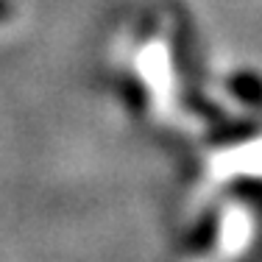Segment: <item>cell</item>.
<instances>
[{"instance_id":"cell-1","label":"cell","mask_w":262,"mask_h":262,"mask_svg":"<svg viewBox=\"0 0 262 262\" xmlns=\"http://www.w3.org/2000/svg\"><path fill=\"white\" fill-rule=\"evenodd\" d=\"M9 11H11V6L6 3V0H0V17H6V14H9Z\"/></svg>"}]
</instances>
